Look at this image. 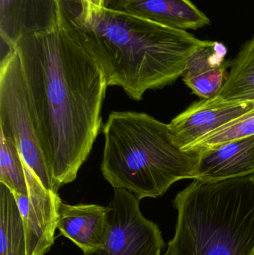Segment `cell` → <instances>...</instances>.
I'll use <instances>...</instances> for the list:
<instances>
[{"mask_svg":"<svg viewBox=\"0 0 254 255\" xmlns=\"http://www.w3.org/2000/svg\"><path fill=\"white\" fill-rule=\"evenodd\" d=\"M57 2L56 25L13 47L40 149L58 190L76 180L92 150L108 84L85 33Z\"/></svg>","mask_w":254,"mask_h":255,"instance_id":"cell-1","label":"cell"},{"mask_svg":"<svg viewBox=\"0 0 254 255\" xmlns=\"http://www.w3.org/2000/svg\"><path fill=\"white\" fill-rule=\"evenodd\" d=\"M80 28L108 87L122 88L136 101L143 100L149 90L161 89L183 76L191 55L209 42L125 10L108 8Z\"/></svg>","mask_w":254,"mask_h":255,"instance_id":"cell-2","label":"cell"},{"mask_svg":"<svg viewBox=\"0 0 254 255\" xmlns=\"http://www.w3.org/2000/svg\"><path fill=\"white\" fill-rule=\"evenodd\" d=\"M103 176L140 200L164 196L174 183L194 179L200 151L176 143L169 124L146 113L114 112L103 127Z\"/></svg>","mask_w":254,"mask_h":255,"instance_id":"cell-3","label":"cell"},{"mask_svg":"<svg viewBox=\"0 0 254 255\" xmlns=\"http://www.w3.org/2000/svg\"><path fill=\"white\" fill-rule=\"evenodd\" d=\"M173 203L175 233L164 255H254V173L194 179Z\"/></svg>","mask_w":254,"mask_h":255,"instance_id":"cell-4","label":"cell"},{"mask_svg":"<svg viewBox=\"0 0 254 255\" xmlns=\"http://www.w3.org/2000/svg\"><path fill=\"white\" fill-rule=\"evenodd\" d=\"M0 133L16 145L44 187L58 193L40 149L20 61L13 47L7 49L0 65Z\"/></svg>","mask_w":254,"mask_h":255,"instance_id":"cell-5","label":"cell"},{"mask_svg":"<svg viewBox=\"0 0 254 255\" xmlns=\"http://www.w3.org/2000/svg\"><path fill=\"white\" fill-rule=\"evenodd\" d=\"M140 199L125 189L114 188L108 205L109 232L103 248L84 255H162L165 247L156 223L143 217Z\"/></svg>","mask_w":254,"mask_h":255,"instance_id":"cell-6","label":"cell"},{"mask_svg":"<svg viewBox=\"0 0 254 255\" xmlns=\"http://www.w3.org/2000/svg\"><path fill=\"white\" fill-rule=\"evenodd\" d=\"M28 191L14 196L23 221L27 255H45L55 243L58 193L48 190L24 162Z\"/></svg>","mask_w":254,"mask_h":255,"instance_id":"cell-7","label":"cell"},{"mask_svg":"<svg viewBox=\"0 0 254 255\" xmlns=\"http://www.w3.org/2000/svg\"><path fill=\"white\" fill-rule=\"evenodd\" d=\"M254 109V101L228 102L219 97L192 103L169 124L176 143L183 150L219 128Z\"/></svg>","mask_w":254,"mask_h":255,"instance_id":"cell-8","label":"cell"},{"mask_svg":"<svg viewBox=\"0 0 254 255\" xmlns=\"http://www.w3.org/2000/svg\"><path fill=\"white\" fill-rule=\"evenodd\" d=\"M57 0H0V35L7 49L25 36L53 28Z\"/></svg>","mask_w":254,"mask_h":255,"instance_id":"cell-9","label":"cell"},{"mask_svg":"<svg viewBox=\"0 0 254 255\" xmlns=\"http://www.w3.org/2000/svg\"><path fill=\"white\" fill-rule=\"evenodd\" d=\"M108 207L58 203L57 229L84 253L103 248L109 232Z\"/></svg>","mask_w":254,"mask_h":255,"instance_id":"cell-10","label":"cell"},{"mask_svg":"<svg viewBox=\"0 0 254 255\" xmlns=\"http://www.w3.org/2000/svg\"><path fill=\"white\" fill-rule=\"evenodd\" d=\"M254 173V135L201 151L194 179H221Z\"/></svg>","mask_w":254,"mask_h":255,"instance_id":"cell-11","label":"cell"},{"mask_svg":"<svg viewBox=\"0 0 254 255\" xmlns=\"http://www.w3.org/2000/svg\"><path fill=\"white\" fill-rule=\"evenodd\" d=\"M227 49L217 41H210L191 55L183 75L185 84L202 99L216 97L227 77L231 61H227Z\"/></svg>","mask_w":254,"mask_h":255,"instance_id":"cell-12","label":"cell"},{"mask_svg":"<svg viewBox=\"0 0 254 255\" xmlns=\"http://www.w3.org/2000/svg\"><path fill=\"white\" fill-rule=\"evenodd\" d=\"M176 29H198L209 18L190 0H131L123 10Z\"/></svg>","mask_w":254,"mask_h":255,"instance_id":"cell-13","label":"cell"},{"mask_svg":"<svg viewBox=\"0 0 254 255\" xmlns=\"http://www.w3.org/2000/svg\"><path fill=\"white\" fill-rule=\"evenodd\" d=\"M217 97L228 102L254 101V34L234 61Z\"/></svg>","mask_w":254,"mask_h":255,"instance_id":"cell-14","label":"cell"},{"mask_svg":"<svg viewBox=\"0 0 254 255\" xmlns=\"http://www.w3.org/2000/svg\"><path fill=\"white\" fill-rule=\"evenodd\" d=\"M0 255H27L23 221L13 193L0 183Z\"/></svg>","mask_w":254,"mask_h":255,"instance_id":"cell-15","label":"cell"},{"mask_svg":"<svg viewBox=\"0 0 254 255\" xmlns=\"http://www.w3.org/2000/svg\"><path fill=\"white\" fill-rule=\"evenodd\" d=\"M0 183L14 196L28 191L24 161L16 145L0 133Z\"/></svg>","mask_w":254,"mask_h":255,"instance_id":"cell-16","label":"cell"},{"mask_svg":"<svg viewBox=\"0 0 254 255\" xmlns=\"http://www.w3.org/2000/svg\"><path fill=\"white\" fill-rule=\"evenodd\" d=\"M254 135V109L219 128L194 144L189 149L204 151L226 142Z\"/></svg>","mask_w":254,"mask_h":255,"instance_id":"cell-17","label":"cell"},{"mask_svg":"<svg viewBox=\"0 0 254 255\" xmlns=\"http://www.w3.org/2000/svg\"><path fill=\"white\" fill-rule=\"evenodd\" d=\"M82 12L74 19L79 27L89 24L96 15L99 14L106 8V0H81Z\"/></svg>","mask_w":254,"mask_h":255,"instance_id":"cell-18","label":"cell"},{"mask_svg":"<svg viewBox=\"0 0 254 255\" xmlns=\"http://www.w3.org/2000/svg\"><path fill=\"white\" fill-rule=\"evenodd\" d=\"M63 6L70 16L76 19L82 12V2L81 0H61Z\"/></svg>","mask_w":254,"mask_h":255,"instance_id":"cell-19","label":"cell"},{"mask_svg":"<svg viewBox=\"0 0 254 255\" xmlns=\"http://www.w3.org/2000/svg\"><path fill=\"white\" fill-rule=\"evenodd\" d=\"M131 0H106V8L110 10H122Z\"/></svg>","mask_w":254,"mask_h":255,"instance_id":"cell-20","label":"cell"}]
</instances>
